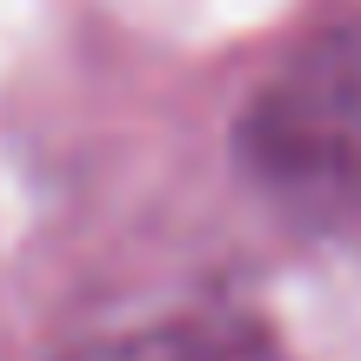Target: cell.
<instances>
[{"mask_svg": "<svg viewBox=\"0 0 361 361\" xmlns=\"http://www.w3.org/2000/svg\"><path fill=\"white\" fill-rule=\"evenodd\" d=\"M241 168L308 228H361V61L314 47L241 114Z\"/></svg>", "mask_w": 361, "mask_h": 361, "instance_id": "obj_1", "label": "cell"}, {"mask_svg": "<svg viewBox=\"0 0 361 361\" xmlns=\"http://www.w3.org/2000/svg\"><path fill=\"white\" fill-rule=\"evenodd\" d=\"M67 361H268V341L255 335V322L228 308H188V314H161V322L101 335Z\"/></svg>", "mask_w": 361, "mask_h": 361, "instance_id": "obj_2", "label": "cell"}]
</instances>
